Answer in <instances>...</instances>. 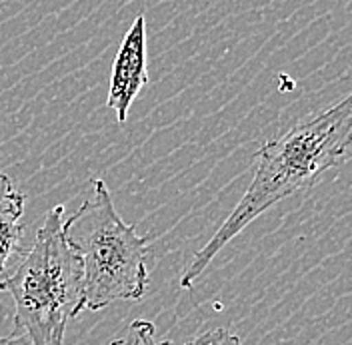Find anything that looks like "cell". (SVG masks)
<instances>
[{"instance_id":"cell-1","label":"cell","mask_w":352,"mask_h":345,"mask_svg":"<svg viewBox=\"0 0 352 345\" xmlns=\"http://www.w3.org/2000/svg\"><path fill=\"white\" fill-rule=\"evenodd\" d=\"M352 158V94L320 114L294 124L268 140L254 158V176L232 214L198 250L180 278L190 289L220 250L263 212L300 190L312 188L324 174Z\"/></svg>"},{"instance_id":"cell-3","label":"cell","mask_w":352,"mask_h":345,"mask_svg":"<svg viewBox=\"0 0 352 345\" xmlns=\"http://www.w3.org/2000/svg\"><path fill=\"white\" fill-rule=\"evenodd\" d=\"M65 237L85 272V307L98 311L114 302H140L148 287L151 239L118 216L102 180L90 182L80 208L63 224Z\"/></svg>"},{"instance_id":"cell-5","label":"cell","mask_w":352,"mask_h":345,"mask_svg":"<svg viewBox=\"0 0 352 345\" xmlns=\"http://www.w3.org/2000/svg\"><path fill=\"white\" fill-rule=\"evenodd\" d=\"M24 202L26 198L12 180L0 172V276L4 274L6 261L19 250V241L24 234Z\"/></svg>"},{"instance_id":"cell-6","label":"cell","mask_w":352,"mask_h":345,"mask_svg":"<svg viewBox=\"0 0 352 345\" xmlns=\"http://www.w3.org/2000/svg\"><path fill=\"white\" fill-rule=\"evenodd\" d=\"M109 345H173L168 340H156V327L148 320H134L124 337H118Z\"/></svg>"},{"instance_id":"cell-8","label":"cell","mask_w":352,"mask_h":345,"mask_svg":"<svg viewBox=\"0 0 352 345\" xmlns=\"http://www.w3.org/2000/svg\"><path fill=\"white\" fill-rule=\"evenodd\" d=\"M16 342H19V340H14L12 335H10V337H2V335H0V345H16Z\"/></svg>"},{"instance_id":"cell-7","label":"cell","mask_w":352,"mask_h":345,"mask_svg":"<svg viewBox=\"0 0 352 345\" xmlns=\"http://www.w3.org/2000/svg\"><path fill=\"white\" fill-rule=\"evenodd\" d=\"M184 345H244L239 335H234L232 331L217 327V329H208L204 333H200L192 342Z\"/></svg>"},{"instance_id":"cell-4","label":"cell","mask_w":352,"mask_h":345,"mask_svg":"<svg viewBox=\"0 0 352 345\" xmlns=\"http://www.w3.org/2000/svg\"><path fill=\"white\" fill-rule=\"evenodd\" d=\"M148 82L151 80L146 74V21L144 14H138L126 36L122 38L110 74L107 106L116 112L120 124L129 120L132 102L138 98L140 90Z\"/></svg>"},{"instance_id":"cell-2","label":"cell","mask_w":352,"mask_h":345,"mask_svg":"<svg viewBox=\"0 0 352 345\" xmlns=\"http://www.w3.org/2000/svg\"><path fill=\"white\" fill-rule=\"evenodd\" d=\"M65 206L46 212L14 274L0 276V292L14 302L12 337L30 345H63L66 325L85 307V272L65 237Z\"/></svg>"}]
</instances>
